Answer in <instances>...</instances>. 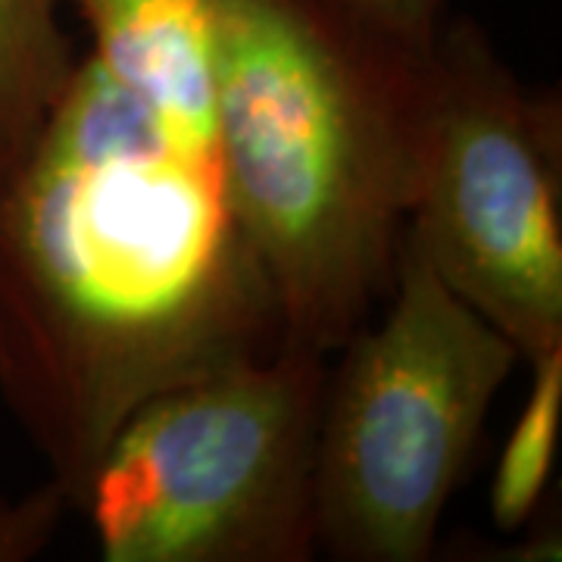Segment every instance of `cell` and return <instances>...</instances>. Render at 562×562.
Here are the masks:
<instances>
[{
    "mask_svg": "<svg viewBox=\"0 0 562 562\" xmlns=\"http://www.w3.org/2000/svg\"><path fill=\"white\" fill-rule=\"evenodd\" d=\"M281 341L216 160L79 57L0 169V397L72 513L132 409Z\"/></svg>",
    "mask_w": 562,
    "mask_h": 562,
    "instance_id": "cell-1",
    "label": "cell"
},
{
    "mask_svg": "<svg viewBox=\"0 0 562 562\" xmlns=\"http://www.w3.org/2000/svg\"><path fill=\"white\" fill-rule=\"evenodd\" d=\"M216 172L284 341L331 357L394 288L431 44L357 0H213Z\"/></svg>",
    "mask_w": 562,
    "mask_h": 562,
    "instance_id": "cell-2",
    "label": "cell"
},
{
    "mask_svg": "<svg viewBox=\"0 0 562 562\" xmlns=\"http://www.w3.org/2000/svg\"><path fill=\"white\" fill-rule=\"evenodd\" d=\"M325 375V353L281 341L132 409L76 503L103 560H313Z\"/></svg>",
    "mask_w": 562,
    "mask_h": 562,
    "instance_id": "cell-3",
    "label": "cell"
},
{
    "mask_svg": "<svg viewBox=\"0 0 562 562\" xmlns=\"http://www.w3.org/2000/svg\"><path fill=\"white\" fill-rule=\"evenodd\" d=\"M379 322L328 366L316 438V541L338 562H425L482 441L516 344L403 238Z\"/></svg>",
    "mask_w": 562,
    "mask_h": 562,
    "instance_id": "cell-4",
    "label": "cell"
},
{
    "mask_svg": "<svg viewBox=\"0 0 562 562\" xmlns=\"http://www.w3.org/2000/svg\"><path fill=\"white\" fill-rule=\"evenodd\" d=\"M403 238L531 360L562 344V103L469 16L431 41V103Z\"/></svg>",
    "mask_w": 562,
    "mask_h": 562,
    "instance_id": "cell-5",
    "label": "cell"
},
{
    "mask_svg": "<svg viewBox=\"0 0 562 562\" xmlns=\"http://www.w3.org/2000/svg\"><path fill=\"white\" fill-rule=\"evenodd\" d=\"M91 57L181 140L216 160L213 0H72Z\"/></svg>",
    "mask_w": 562,
    "mask_h": 562,
    "instance_id": "cell-6",
    "label": "cell"
},
{
    "mask_svg": "<svg viewBox=\"0 0 562 562\" xmlns=\"http://www.w3.org/2000/svg\"><path fill=\"white\" fill-rule=\"evenodd\" d=\"M76 66L60 0H0V169L35 138Z\"/></svg>",
    "mask_w": 562,
    "mask_h": 562,
    "instance_id": "cell-7",
    "label": "cell"
},
{
    "mask_svg": "<svg viewBox=\"0 0 562 562\" xmlns=\"http://www.w3.org/2000/svg\"><path fill=\"white\" fill-rule=\"evenodd\" d=\"M531 384L519 419L503 443L491 482V519L503 531H519L535 522L541 509L562 422V344L525 360Z\"/></svg>",
    "mask_w": 562,
    "mask_h": 562,
    "instance_id": "cell-8",
    "label": "cell"
},
{
    "mask_svg": "<svg viewBox=\"0 0 562 562\" xmlns=\"http://www.w3.org/2000/svg\"><path fill=\"white\" fill-rule=\"evenodd\" d=\"M69 513V491L57 479H47L20 501H0V562H29L41 557Z\"/></svg>",
    "mask_w": 562,
    "mask_h": 562,
    "instance_id": "cell-9",
    "label": "cell"
},
{
    "mask_svg": "<svg viewBox=\"0 0 562 562\" xmlns=\"http://www.w3.org/2000/svg\"><path fill=\"white\" fill-rule=\"evenodd\" d=\"M375 20L416 44H431L443 20L447 0H357Z\"/></svg>",
    "mask_w": 562,
    "mask_h": 562,
    "instance_id": "cell-10",
    "label": "cell"
}]
</instances>
